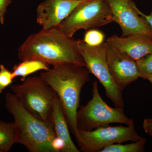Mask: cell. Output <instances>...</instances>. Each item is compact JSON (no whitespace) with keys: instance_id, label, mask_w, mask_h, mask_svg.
I'll return each instance as SVG.
<instances>
[{"instance_id":"6da1fadb","label":"cell","mask_w":152,"mask_h":152,"mask_svg":"<svg viewBox=\"0 0 152 152\" xmlns=\"http://www.w3.org/2000/svg\"><path fill=\"white\" fill-rule=\"evenodd\" d=\"M19 59L38 60L53 66L73 64L86 66L78 40L65 34L58 28L43 29L29 36L18 49Z\"/></svg>"},{"instance_id":"7a4b0ae2","label":"cell","mask_w":152,"mask_h":152,"mask_svg":"<svg viewBox=\"0 0 152 152\" xmlns=\"http://www.w3.org/2000/svg\"><path fill=\"white\" fill-rule=\"evenodd\" d=\"M86 66L64 64L41 73L40 76L56 93L62 106L69 130L79 146L81 139L77 126V114L80 107L82 88L90 81Z\"/></svg>"},{"instance_id":"3957f363","label":"cell","mask_w":152,"mask_h":152,"mask_svg":"<svg viewBox=\"0 0 152 152\" xmlns=\"http://www.w3.org/2000/svg\"><path fill=\"white\" fill-rule=\"evenodd\" d=\"M5 106L15 120L17 143L30 152H56L53 147L57 136L53 121H45L34 115L12 93L6 94Z\"/></svg>"},{"instance_id":"277c9868","label":"cell","mask_w":152,"mask_h":152,"mask_svg":"<svg viewBox=\"0 0 152 152\" xmlns=\"http://www.w3.org/2000/svg\"><path fill=\"white\" fill-rule=\"evenodd\" d=\"M10 89L31 113L43 121H52V107L57 95L40 76L27 77Z\"/></svg>"},{"instance_id":"5b68a950","label":"cell","mask_w":152,"mask_h":152,"mask_svg":"<svg viewBox=\"0 0 152 152\" xmlns=\"http://www.w3.org/2000/svg\"><path fill=\"white\" fill-rule=\"evenodd\" d=\"M93 96L86 105H82L77 114L78 130L91 131L95 128L107 126L113 123L129 126L133 118H129L124 110L109 106L101 97L96 80L93 83Z\"/></svg>"},{"instance_id":"8992f818","label":"cell","mask_w":152,"mask_h":152,"mask_svg":"<svg viewBox=\"0 0 152 152\" xmlns=\"http://www.w3.org/2000/svg\"><path fill=\"white\" fill-rule=\"evenodd\" d=\"M113 22V14L107 0H86L77 6L57 28L72 38L80 30L94 29Z\"/></svg>"},{"instance_id":"52a82bcc","label":"cell","mask_w":152,"mask_h":152,"mask_svg":"<svg viewBox=\"0 0 152 152\" xmlns=\"http://www.w3.org/2000/svg\"><path fill=\"white\" fill-rule=\"evenodd\" d=\"M78 45L90 73L98 79L104 88L106 96L115 107L124 110L123 91L115 83L109 71L107 58V42L98 46L92 47L82 40H78Z\"/></svg>"},{"instance_id":"ba28073f","label":"cell","mask_w":152,"mask_h":152,"mask_svg":"<svg viewBox=\"0 0 152 152\" xmlns=\"http://www.w3.org/2000/svg\"><path fill=\"white\" fill-rule=\"evenodd\" d=\"M127 126L99 127L91 131L78 130L81 139L80 151L100 152L109 145L130 141L136 142L142 138L136 132L134 121Z\"/></svg>"},{"instance_id":"9c48e42d","label":"cell","mask_w":152,"mask_h":152,"mask_svg":"<svg viewBox=\"0 0 152 152\" xmlns=\"http://www.w3.org/2000/svg\"><path fill=\"white\" fill-rule=\"evenodd\" d=\"M113 21L121 27V37L141 34L152 37V28L143 17L139 15V9L133 0H107Z\"/></svg>"},{"instance_id":"30bf717a","label":"cell","mask_w":152,"mask_h":152,"mask_svg":"<svg viewBox=\"0 0 152 152\" xmlns=\"http://www.w3.org/2000/svg\"><path fill=\"white\" fill-rule=\"evenodd\" d=\"M107 58L112 79L122 91L140 77L136 61L108 43Z\"/></svg>"},{"instance_id":"8fae6325","label":"cell","mask_w":152,"mask_h":152,"mask_svg":"<svg viewBox=\"0 0 152 152\" xmlns=\"http://www.w3.org/2000/svg\"><path fill=\"white\" fill-rule=\"evenodd\" d=\"M84 1L45 0L37 9V23L43 29L57 28Z\"/></svg>"},{"instance_id":"7c38bea8","label":"cell","mask_w":152,"mask_h":152,"mask_svg":"<svg viewBox=\"0 0 152 152\" xmlns=\"http://www.w3.org/2000/svg\"><path fill=\"white\" fill-rule=\"evenodd\" d=\"M107 42L135 61L152 53V37L144 34H134L126 37L114 35L107 39Z\"/></svg>"},{"instance_id":"4fadbf2b","label":"cell","mask_w":152,"mask_h":152,"mask_svg":"<svg viewBox=\"0 0 152 152\" xmlns=\"http://www.w3.org/2000/svg\"><path fill=\"white\" fill-rule=\"evenodd\" d=\"M52 119L57 137L64 143L63 152H80L71 139L67 122L62 106L58 96L53 104Z\"/></svg>"},{"instance_id":"5bb4252c","label":"cell","mask_w":152,"mask_h":152,"mask_svg":"<svg viewBox=\"0 0 152 152\" xmlns=\"http://www.w3.org/2000/svg\"><path fill=\"white\" fill-rule=\"evenodd\" d=\"M50 69L48 64L42 61L28 60L22 61V62L15 65L12 72L14 79L21 77L22 81H23L29 75L39 71H47Z\"/></svg>"},{"instance_id":"9a60e30c","label":"cell","mask_w":152,"mask_h":152,"mask_svg":"<svg viewBox=\"0 0 152 152\" xmlns=\"http://www.w3.org/2000/svg\"><path fill=\"white\" fill-rule=\"evenodd\" d=\"M17 143V134L15 123L0 121V152H8Z\"/></svg>"},{"instance_id":"2e32d148","label":"cell","mask_w":152,"mask_h":152,"mask_svg":"<svg viewBox=\"0 0 152 152\" xmlns=\"http://www.w3.org/2000/svg\"><path fill=\"white\" fill-rule=\"evenodd\" d=\"M146 142V140L142 138L140 140L126 145H123L118 143L112 144L107 146L100 152H144V148Z\"/></svg>"},{"instance_id":"e0dca14e","label":"cell","mask_w":152,"mask_h":152,"mask_svg":"<svg viewBox=\"0 0 152 152\" xmlns=\"http://www.w3.org/2000/svg\"><path fill=\"white\" fill-rule=\"evenodd\" d=\"M136 61L140 77L147 80L152 76V53Z\"/></svg>"},{"instance_id":"ac0fdd59","label":"cell","mask_w":152,"mask_h":152,"mask_svg":"<svg viewBox=\"0 0 152 152\" xmlns=\"http://www.w3.org/2000/svg\"><path fill=\"white\" fill-rule=\"evenodd\" d=\"M105 35L100 30L91 29L85 33L83 41L90 46L96 47L104 43Z\"/></svg>"},{"instance_id":"d6986e66","label":"cell","mask_w":152,"mask_h":152,"mask_svg":"<svg viewBox=\"0 0 152 152\" xmlns=\"http://www.w3.org/2000/svg\"><path fill=\"white\" fill-rule=\"evenodd\" d=\"M12 74L4 65H0V94L12 83Z\"/></svg>"},{"instance_id":"ffe728a7","label":"cell","mask_w":152,"mask_h":152,"mask_svg":"<svg viewBox=\"0 0 152 152\" xmlns=\"http://www.w3.org/2000/svg\"><path fill=\"white\" fill-rule=\"evenodd\" d=\"M12 0H0V22L4 24V15L7 12V8Z\"/></svg>"},{"instance_id":"44dd1931","label":"cell","mask_w":152,"mask_h":152,"mask_svg":"<svg viewBox=\"0 0 152 152\" xmlns=\"http://www.w3.org/2000/svg\"><path fill=\"white\" fill-rule=\"evenodd\" d=\"M143 128L147 134L152 137V119H145L143 124Z\"/></svg>"},{"instance_id":"7402d4cb","label":"cell","mask_w":152,"mask_h":152,"mask_svg":"<svg viewBox=\"0 0 152 152\" xmlns=\"http://www.w3.org/2000/svg\"><path fill=\"white\" fill-rule=\"evenodd\" d=\"M138 12L139 15H140L142 16L144 18L146 19L148 23L149 24L152 28V10L151 12V13L149 15H145V14L141 12L139 10Z\"/></svg>"},{"instance_id":"603a6c76","label":"cell","mask_w":152,"mask_h":152,"mask_svg":"<svg viewBox=\"0 0 152 152\" xmlns=\"http://www.w3.org/2000/svg\"><path fill=\"white\" fill-rule=\"evenodd\" d=\"M147 80L149 81L150 83H151L152 85V76L148 77V78L147 79Z\"/></svg>"},{"instance_id":"cb8c5ba5","label":"cell","mask_w":152,"mask_h":152,"mask_svg":"<svg viewBox=\"0 0 152 152\" xmlns=\"http://www.w3.org/2000/svg\"><path fill=\"white\" fill-rule=\"evenodd\" d=\"M69 1H84L85 0H69Z\"/></svg>"},{"instance_id":"d4e9b609","label":"cell","mask_w":152,"mask_h":152,"mask_svg":"<svg viewBox=\"0 0 152 152\" xmlns=\"http://www.w3.org/2000/svg\"></svg>"}]
</instances>
